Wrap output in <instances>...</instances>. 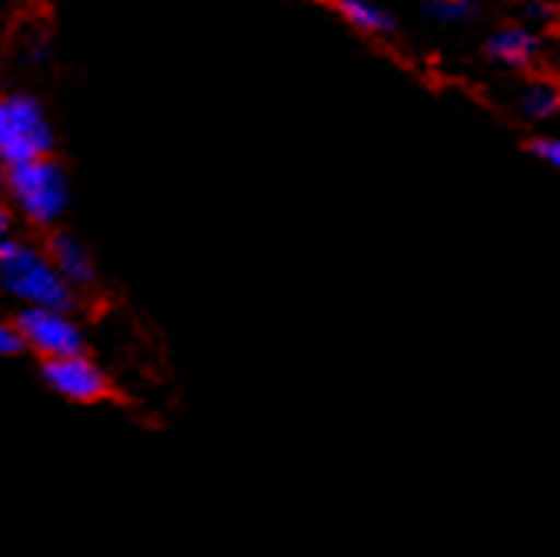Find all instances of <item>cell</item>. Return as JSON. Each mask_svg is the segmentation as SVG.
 Segmentation results:
<instances>
[{
    "label": "cell",
    "mask_w": 560,
    "mask_h": 557,
    "mask_svg": "<svg viewBox=\"0 0 560 557\" xmlns=\"http://www.w3.org/2000/svg\"><path fill=\"white\" fill-rule=\"evenodd\" d=\"M487 50L494 54L498 60H504V63L524 67L534 57V37L524 34V31H504V34H498L494 40H490Z\"/></svg>",
    "instance_id": "6"
},
{
    "label": "cell",
    "mask_w": 560,
    "mask_h": 557,
    "mask_svg": "<svg viewBox=\"0 0 560 557\" xmlns=\"http://www.w3.org/2000/svg\"><path fill=\"white\" fill-rule=\"evenodd\" d=\"M0 154L8 167L50 158V127L27 97H8L0 107Z\"/></svg>",
    "instance_id": "2"
},
{
    "label": "cell",
    "mask_w": 560,
    "mask_h": 557,
    "mask_svg": "<svg viewBox=\"0 0 560 557\" xmlns=\"http://www.w3.org/2000/svg\"><path fill=\"white\" fill-rule=\"evenodd\" d=\"M4 285L18 298H24L31 307L67 311L74 304L70 281L57 270V264L21 247V244H4Z\"/></svg>",
    "instance_id": "1"
},
{
    "label": "cell",
    "mask_w": 560,
    "mask_h": 557,
    "mask_svg": "<svg viewBox=\"0 0 560 557\" xmlns=\"http://www.w3.org/2000/svg\"><path fill=\"white\" fill-rule=\"evenodd\" d=\"M50 260L57 264V270L67 277L70 285H88L91 281V267L81 257V251L70 244V241H54L50 244Z\"/></svg>",
    "instance_id": "7"
},
{
    "label": "cell",
    "mask_w": 560,
    "mask_h": 557,
    "mask_svg": "<svg viewBox=\"0 0 560 557\" xmlns=\"http://www.w3.org/2000/svg\"><path fill=\"white\" fill-rule=\"evenodd\" d=\"M530 151H534L540 161H547L550 167H557V171H560V141H534V144H530Z\"/></svg>",
    "instance_id": "10"
},
{
    "label": "cell",
    "mask_w": 560,
    "mask_h": 557,
    "mask_svg": "<svg viewBox=\"0 0 560 557\" xmlns=\"http://www.w3.org/2000/svg\"><path fill=\"white\" fill-rule=\"evenodd\" d=\"M40 374L54 394L74 404H101L114 397L110 378L88 358V355H70V358H50L40 361Z\"/></svg>",
    "instance_id": "4"
},
{
    "label": "cell",
    "mask_w": 560,
    "mask_h": 557,
    "mask_svg": "<svg viewBox=\"0 0 560 557\" xmlns=\"http://www.w3.org/2000/svg\"><path fill=\"white\" fill-rule=\"evenodd\" d=\"M8 171H11V177H8L11 194L21 211L40 228L57 221V214L63 211V200H67V187H63V174H60L57 161L44 158V161L18 164Z\"/></svg>",
    "instance_id": "3"
},
{
    "label": "cell",
    "mask_w": 560,
    "mask_h": 557,
    "mask_svg": "<svg viewBox=\"0 0 560 557\" xmlns=\"http://www.w3.org/2000/svg\"><path fill=\"white\" fill-rule=\"evenodd\" d=\"M14 321H18V327L27 337V351H34L40 361L84 355V337H81V330L74 324L67 321L63 311H54V307H27Z\"/></svg>",
    "instance_id": "5"
},
{
    "label": "cell",
    "mask_w": 560,
    "mask_h": 557,
    "mask_svg": "<svg viewBox=\"0 0 560 557\" xmlns=\"http://www.w3.org/2000/svg\"><path fill=\"white\" fill-rule=\"evenodd\" d=\"M334 8L354 27H364V31H384L387 27V21L374 8L361 4V0H334Z\"/></svg>",
    "instance_id": "8"
},
{
    "label": "cell",
    "mask_w": 560,
    "mask_h": 557,
    "mask_svg": "<svg viewBox=\"0 0 560 557\" xmlns=\"http://www.w3.org/2000/svg\"><path fill=\"white\" fill-rule=\"evenodd\" d=\"M0 351H4L8 358L27 351V337H24V330L18 327V321L0 324Z\"/></svg>",
    "instance_id": "9"
}]
</instances>
